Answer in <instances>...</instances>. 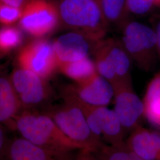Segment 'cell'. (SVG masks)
I'll use <instances>...</instances> for the list:
<instances>
[{
	"label": "cell",
	"instance_id": "obj_1",
	"mask_svg": "<svg viewBox=\"0 0 160 160\" xmlns=\"http://www.w3.org/2000/svg\"><path fill=\"white\" fill-rule=\"evenodd\" d=\"M11 131L46 148L67 152L82 149L63 133L49 115L36 110H23L14 120Z\"/></svg>",
	"mask_w": 160,
	"mask_h": 160
},
{
	"label": "cell",
	"instance_id": "obj_2",
	"mask_svg": "<svg viewBox=\"0 0 160 160\" xmlns=\"http://www.w3.org/2000/svg\"><path fill=\"white\" fill-rule=\"evenodd\" d=\"M60 20L73 31L98 42L104 39L109 24L97 0H61Z\"/></svg>",
	"mask_w": 160,
	"mask_h": 160
},
{
	"label": "cell",
	"instance_id": "obj_3",
	"mask_svg": "<svg viewBox=\"0 0 160 160\" xmlns=\"http://www.w3.org/2000/svg\"><path fill=\"white\" fill-rule=\"evenodd\" d=\"M45 113L68 137L81 147V154H97L105 145L92 132L82 110L68 100L63 99L61 105L53 108Z\"/></svg>",
	"mask_w": 160,
	"mask_h": 160
},
{
	"label": "cell",
	"instance_id": "obj_4",
	"mask_svg": "<svg viewBox=\"0 0 160 160\" xmlns=\"http://www.w3.org/2000/svg\"><path fill=\"white\" fill-rule=\"evenodd\" d=\"M123 26L120 41L128 54L140 68L150 71L158 55L154 29L135 21L126 22Z\"/></svg>",
	"mask_w": 160,
	"mask_h": 160
},
{
	"label": "cell",
	"instance_id": "obj_5",
	"mask_svg": "<svg viewBox=\"0 0 160 160\" xmlns=\"http://www.w3.org/2000/svg\"><path fill=\"white\" fill-rule=\"evenodd\" d=\"M61 21L58 7L47 0H32L24 7L20 24L24 30L34 36L49 34Z\"/></svg>",
	"mask_w": 160,
	"mask_h": 160
},
{
	"label": "cell",
	"instance_id": "obj_6",
	"mask_svg": "<svg viewBox=\"0 0 160 160\" xmlns=\"http://www.w3.org/2000/svg\"><path fill=\"white\" fill-rule=\"evenodd\" d=\"M10 80L23 110H36L51 96L46 80L28 69L16 70Z\"/></svg>",
	"mask_w": 160,
	"mask_h": 160
},
{
	"label": "cell",
	"instance_id": "obj_7",
	"mask_svg": "<svg viewBox=\"0 0 160 160\" xmlns=\"http://www.w3.org/2000/svg\"><path fill=\"white\" fill-rule=\"evenodd\" d=\"M18 60L21 68L45 80L58 68L53 44L46 40H36L24 47L20 52Z\"/></svg>",
	"mask_w": 160,
	"mask_h": 160
},
{
	"label": "cell",
	"instance_id": "obj_8",
	"mask_svg": "<svg viewBox=\"0 0 160 160\" xmlns=\"http://www.w3.org/2000/svg\"><path fill=\"white\" fill-rule=\"evenodd\" d=\"M114 112L125 131H132L140 125L144 116L142 100L134 92L131 80L119 82L113 86Z\"/></svg>",
	"mask_w": 160,
	"mask_h": 160
},
{
	"label": "cell",
	"instance_id": "obj_9",
	"mask_svg": "<svg viewBox=\"0 0 160 160\" xmlns=\"http://www.w3.org/2000/svg\"><path fill=\"white\" fill-rule=\"evenodd\" d=\"M63 92L91 106L107 107L114 96V88L97 73L84 82L67 87Z\"/></svg>",
	"mask_w": 160,
	"mask_h": 160
},
{
	"label": "cell",
	"instance_id": "obj_10",
	"mask_svg": "<svg viewBox=\"0 0 160 160\" xmlns=\"http://www.w3.org/2000/svg\"><path fill=\"white\" fill-rule=\"evenodd\" d=\"M1 160H72V152L44 148L18 135L10 139Z\"/></svg>",
	"mask_w": 160,
	"mask_h": 160
},
{
	"label": "cell",
	"instance_id": "obj_11",
	"mask_svg": "<svg viewBox=\"0 0 160 160\" xmlns=\"http://www.w3.org/2000/svg\"><path fill=\"white\" fill-rule=\"evenodd\" d=\"M97 43L74 31L60 36L52 43L58 67L61 64L88 57L92 53Z\"/></svg>",
	"mask_w": 160,
	"mask_h": 160
},
{
	"label": "cell",
	"instance_id": "obj_12",
	"mask_svg": "<svg viewBox=\"0 0 160 160\" xmlns=\"http://www.w3.org/2000/svg\"><path fill=\"white\" fill-rule=\"evenodd\" d=\"M128 147L143 160H160V133L138 126L126 142Z\"/></svg>",
	"mask_w": 160,
	"mask_h": 160
},
{
	"label": "cell",
	"instance_id": "obj_13",
	"mask_svg": "<svg viewBox=\"0 0 160 160\" xmlns=\"http://www.w3.org/2000/svg\"><path fill=\"white\" fill-rule=\"evenodd\" d=\"M97 46L104 53L113 69L118 80L117 83L131 80V59L120 40L113 38L104 39L97 43Z\"/></svg>",
	"mask_w": 160,
	"mask_h": 160
},
{
	"label": "cell",
	"instance_id": "obj_14",
	"mask_svg": "<svg viewBox=\"0 0 160 160\" xmlns=\"http://www.w3.org/2000/svg\"><path fill=\"white\" fill-rule=\"evenodd\" d=\"M22 110L11 80L0 76V124L11 131L14 120Z\"/></svg>",
	"mask_w": 160,
	"mask_h": 160
},
{
	"label": "cell",
	"instance_id": "obj_15",
	"mask_svg": "<svg viewBox=\"0 0 160 160\" xmlns=\"http://www.w3.org/2000/svg\"><path fill=\"white\" fill-rule=\"evenodd\" d=\"M97 113L102 140L111 145L125 143V131L114 110L107 107H97Z\"/></svg>",
	"mask_w": 160,
	"mask_h": 160
},
{
	"label": "cell",
	"instance_id": "obj_16",
	"mask_svg": "<svg viewBox=\"0 0 160 160\" xmlns=\"http://www.w3.org/2000/svg\"><path fill=\"white\" fill-rule=\"evenodd\" d=\"M143 102L144 116L152 125L160 128V72L149 82Z\"/></svg>",
	"mask_w": 160,
	"mask_h": 160
},
{
	"label": "cell",
	"instance_id": "obj_17",
	"mask_svg": "<svg viewBox=\"0 0 160 160\" xmlns=\"http://www.w3.org/2000/svg\"><path fill=\"white\" fill-rule=\"evenodd\" d=\"M61 71L75 83H80L91 78L97 74L94 61L89 57L59 65Z\"/></svg>",
	"mask_w": 160,
	"mask_h": 160
},
{
	"label": "cell",
	"instance_id": "obj_18",
	"mask_svg": "<svg viewBox=\"0 0 160 160\" xmlns=\"http://www.w3.org/2000/svg\"><path fill=\"white\" fill-rule=\"evenodd\" d=\"M98 2L107 23L124 24L128 14L126 0H98Z\"/></svg>",
	"mask_w": 160,
	"mask_h": 160
},
{
	"label": "cell",
	"instance_id": "obj_19",
	"mask_svg": "<svg viewBox=\"0 0 160 160\" xmlns=\"http://www.w3.org/2000/svg\"><path fill=\"white\" fill-rule=\"evenodd\" d=\"M96 154L98 160H143L126 145H104Z\"/></svg>",
	"mask_w": 160,
	"mask_h": 160
},
{
	"label": "cell",
	"instance_id": "obj_20",
	"mask_svg": "<svg viewBox=\"0 0 160 160\" xmlns=\"http://www.w3.org/2000/svg\"><path fill=\"white\" fill-rule=\"evenodd\" d=\"M22 41L21 32L14 27L0 29V52H7L17 48Z\"/></svg>",
	"mask_w": 160,
	"mask_h": 160
},
{
	"label": "cell",
	"instance_id": "obj_21",
	"mask_svg": "<svg viewBox=\"0 0 160 160\" xmlns=\"http://www.w3.org/2000/svg\"><path fill=\"white\" fill-rule=\"evenodd\" d=\"M155 6L156 0H126V10L128 14L142 16L147 14Z\"/></svg>",
	"mask_w": 160,
	"mask_h": 160
},
{
	"label": "cell",
	"instance_id": "obj_22",
	"mask_svg": "<svg viewBox=\"0 0 160 160\" xmlns=\"http://www.w3.org/2000/svg\"><path fill=\"white\" fill-rule=\"evenodd\" d=\"M22 14L20 8L0 3V23L6 25L15 23L21 18Z\"/></svg>",
	"mask_w": 160,
	"mask_h": 160
},
{
	"label": "cell",
	"instance_id": "obj_23",
	"mask_svg": "<svg viewBox=\"0 0 160 160\" xmlns=\"http://www.w3.org/2000/svg\"><path fill=\"white\" fill-rule=\"evenodd\" d=\"M6 127L0 124V160H2L10 138H9Z\"/></svg>",
	"mask_w": 160,
	"mask_h": 160
},
{
	"label": "cell",
	"instance_id": "obj_24",
	"mask_svg": "<svg viewBox=\"0 0 160 160\" xmlns=\"http://www.w3.org/2000/svg\"><path fill=\"white\" fill-rule=\"evenodd\" d=\"M25 0H0V3L20 8L24 3Z\"/></svg>",
	"mask_w": 160,
	"mask_h": 160
},
{
	"label": "cell",
	"instance_id": "obj_25",
	"mask_svg": "<svg viewBox=\"0 0 160 160\" xmlns=\"http://www.w3.org/2000/svg\"><path fill=\"white\" fill-rule=\"evenodd\" d=\"M155 32L157 36V49H158V53L160 58V17L158 18L155 27Z\"/></svg>",
	"mask_w": 160,
	"mask_h": 160
},
{
	"label": "cell",
	"instance_id": "obj_26",
	"mask_svg": "<svg viewBox=\"0 0 160 160\" xmlns=\"http://www.w3.org/2000/svg\"><path fill=\"white\" fill-rule=\"evenodd\" d=\"M81 155H82V156H81L80 158L77 160H92L90 158L88 157L87 155H85L82 154H81Z\"/></svg>",
	"mask_w": 160,
	"mask_h": 160
},
{
	"label": "cell",
	"instance_id": "obj_27",
	"mask_svg": "<svg viewBox=\"0 0 160 160\" xmlns=\"http://www.w3.org/2000/svg\"><path fill=\"white\" fill-rule=\"evenodd\" d=\"M157 6H160V0H156Z\"/></svg>",
	"mask_w": 160,
	"mask_h": 160
},
{
	"label": "cell",
	"instance_id": "obj_28",
	"mask_svg": "<svg viewBox=\"0 0 160 160\" xmlns=\"http://www.w3.org/2000/svg\"><path fill=\"white\" fill-rule=\"evenodd\" d=\"M97 1H98V0H97Z\"/></svg>",
	"mask_w": 160,
	"mask_h": 160
}]
</instances>
